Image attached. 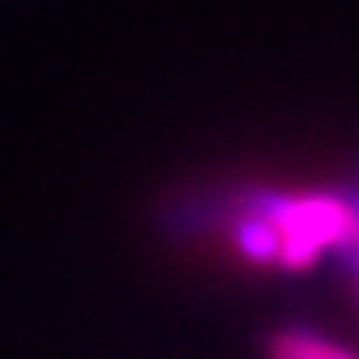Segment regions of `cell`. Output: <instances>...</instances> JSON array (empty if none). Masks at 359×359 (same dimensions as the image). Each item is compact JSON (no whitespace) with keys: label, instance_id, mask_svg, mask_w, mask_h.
<instances>
[{"label":"cell","instance_id":"6da1fadb","mask_svg":"<svg viewBox=\"0 0 359 359\" xmlns=\"http://www.w3.org/2000/svg\"><path fill=\"white\" fill-rule=\"evenodd\" d=\"M269 359H353L346 349L309 333H280L269 343Z\"/></svg>","mask_w":359,"mask_h":359},{"label":"cell","instance_id":"7a4b0ae2","mask_svg":"<svg viewBox=\"0 0 359 359\" xmlns=\"http://www.w3.org/2000/svg\"><path fill=\"white\" fill-rule=\"evenodd\" d=\"M236 246L243 250V257L266 263V259L280 257V233L266 217H250L236 226Z\"/></svg>","mask_w":359,"mask_h":359}]
</instances>
